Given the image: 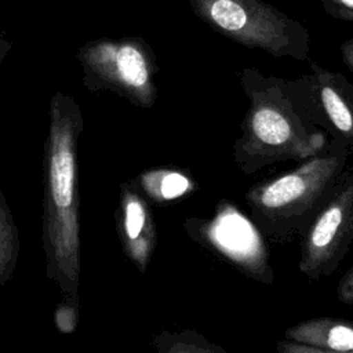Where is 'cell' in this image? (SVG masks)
I'll use <instances>...</instances> for the list:
<instances>
[{"mask_svg":"<svg viewBox=\"0 0 353 353\" xmlns=\"http://www.w3.org/2000/svg\"><path fill=\"white\" fill-rule=\"evenodd\" d=\"M6 1H19V0H6Z\"/></svg>","mask_w":353,"mask_h":353,"instance_id":"20","label":"cell"},{"mask_svg":"<svg viewBox=\"0 0 353 353\" xmlns=\"http://www.w3.org/2000/svg\"><path fill=\"white\" fill-rule=\"evenodd\" d=\"M11 47H12V43L10 40H7L6 37L0 36V63L3 62L6 55L10 52Z\"/></svg>","mask_w":353,"mask_h":353,"instance_id":"19","label":"cell"},{"mask_svg":"<svg viewBox=\"0 0 353 353\" xmlns=\"http://www.w3.org/2000/svg\"><path fill=\"white\" fill-rule=\"evenodd\" d=\"M307 76L331 138L342 142L353 156V84L345 74L313 61H309Z\"/></svg>","mask_w":353,"mask_h":353,"instance_id":"9","label":"cell"},{"mask_svg":"<svg viewBox=\"0 0 353 353\" xmlns=\"http://www.w3.org/2000/svg\"><path fill=\"white\" fill-rule=\"evenodd\" d=\"M353 243V171L345 170L328 201L302 234L299 272L310 280L331 276Z\"/></svg>","mask_w":353,"mask_h":353,"instance_id":"7","label":"cell"},{"mask_svg":"<svg viewBox=\"0 0 353 353\" xmlns=\"http://www.w3.org/2000/svg\"><path fill=\"white\" fill-rule=\"evenodd\" d=\"M83 127L79 103L55 92L43 156L41 243L46 276L72 296H79L81 270L77 145Z\"/></svg>","mask_w":353,"mask_h":353,"instance_id":"2","label":"cell"},{"mask_svg":"<svg viewBox=\"0 0 353 353\" xmlns=\"http://www.w3.org/2000/svg\"><path fill=\"white\" fill-rule=\"evenodd\" d=\"M149 203L165 205L183 200L197 189V181L185 170L175 167L148 168L131 179Z\"/></svg>","mask_w":353,"mask_h":353,"instance_id":"11","label":"cell"},{"mask_svg":"<svg viewBox=\"0 0 353 353\" xmlns=\"http://www.w3.org/2000/svg\"><path fill=\"white\" fill-rule=\"evenodd\" d=\"M341 55H342V61L343 63L347 66V69L352 72L353 74V36L347 40H345L341 44Z\"/></svg>","mask_w":353,"mask_h":353,"instance_id":"18","label":"cell"},{"mask_svg":"<svg viewBox=\"0 0 353 353\" xmlns=\"http://www.w3.org/2000/svg\"><path fill=\"white\" fill-rule=\"evenodd\" d=\"M79 323V296L65 295L54 310V325L61 334H73Z\"/></svg>","mask_w":353,"mask_h":353,"instance_id":"14","label":"cell"},{"mask_svg":"<svg viewBox=\"0 0 353 353\" xmlns=\"http://www.w3.org/2000/svg\"><path fill=\"white\" fill-rule=\"evenodd\" d=\"M239 79L248 108L233 159L243 174L252 175L277 161H303L328 145L331 135L307 73L287 80L248 66Z\"/></svg>","mask_w":353,"mask_h":353,"instance_id":"1","label":"cell"},{"mask_svg":"<svg viewBox=\"0 0 353 353\" xmlns=\"http://www.w3.org/2000/svg\"><path fill=\"white\" fill-rule=\"evenodd\" d=\"M349 156L345 145L331 138L323 150L294 170L251 185L244 197L263 237L287 244L302 236L332 194Z\"/></svg>","mask_w":353,"mask_h":353,"instance_id":"3","label":"cell"},{"mask_svg":"<svg viewBox=\"0 0 353 353\" xmlns=\"http://www.w3.org/2000/svg\"><path fill=\"white\" fill-rule=\"evenodd\" d=\"M284 336L320 347L323 353H353V320L314 317L287 328Z\"/></svg>","mask_w":353,"mask_h":353,"instance_id":"10","label":"cell"},{"mask_svg":"<svg viewBox=\"0 0 353 353\" xmlns=\"http://www.w3.org/2000/svg\"><path fill=\"white\" fill-rule=\"evenodd\" d=\"M182 228L192 240L244 276L263 285L273 284L274 272L266 239L230 200H219L210 218H186Z\"/></svg>","mask_w":353,"mask_h":353,"instance_id":"6","label":"cell"},{"mask_svg":"<svg viewBox=\"0 0 353 353\" xmlns=\"http://www.w3.org/2000/svg\"><path fill=\"white\" fill-rule=\"evenodd\" d=\"M321 7L331 18L353 25V0H321Z\"/></svg>","mask_w":353,"mask_h":353,"instance_id":"15","label":"cell"},{"mask_svg":"<svg viewBox=\"0 0 353 353\" xmlns=\"http://www.w3.org/2000/svg\"><path fill=\"white\" fill-rule=\"evenodd\" d=\"M336 296L342 303L353 305V266L341 277L336 287Z\"/></svg>","mask_w":353,"mask_h":353,"instance_id":"17","label":"cell"},{"mask_svg":"<svg viewBox=\"0 0 353 353\" xmlns=\"http://www.w3.org/2000/svg\"><path fill=\"white\" fill-rule=\"evenodd\" d=\"M114 219L124 255L145 273L157 245V230L149 201L131 181L120 185Z\"/></svg>","mask_w":353,"mask_h":353,"instance_id":"8","label":"cell"},{"mask_svg":"<svg viewBox=\"0 0 353 353\" xmlns=\"http://www.w3.org/2000/svg\"><path fill=\"white\" fill-rule=\"evenodd\" d=\"M76 58L85 90L112 91L142 109L154 105L156 57L142 37L91 40L77 50Z\"/></svg>","mask_w":353,"mask_h":353,"instance_id":"5","label":"cell"},{"mask_svg":"<svg viewBox=\"0 0 353 353\" xmlns=\"http://www.w3.org/2000/svg\"><path fill=\"white\" fill-rule=\"evenodd\" d=\"M279 353H323L320 347L307 345L305 342L294 341V339H283L277 342L276 346Z\"/></svg>","mask_w":353,"mask_h":353,"instance_id":"16","label":"cell"},{"mask_svg":"<svg viewBox=\"0 0 353 353\" xmlns=\"http://www.w3.org/2000/svg\"><path fill=\"white\" fill-rule=\"evenodd\" d=\"M196 17L226 39L276 58L307 61L310 33L265 0H188Z\"/></svg>","mask_w":353,"mask_h":353,"instance_id":"4","label":"cell"},{"mask_svg":"<svg viewBox=\"0 0 353 353\" xmlns=\"http://www.w3.org/2000/svg\"><path fill=\"white\" fill-rule=\"evenodd\" d=\"M153 346L160 353H226L193 330L163 331L154 336Z\"/></svg>","mask_w":353,"mask_h":353,"instance_id":"13","label":"cell"},{"mask_svg":"<svg viewBox=\"0 0 353 353\" xmlns=\"http://www.w3.org/2000/svg\"><path fill=\"white\" fill-rule=\"evenodd\" d=\"M21 243L12 212L0 189V285L12 277L19 256Z\"/></svg>","mask_w":353,"mask_h":353,"instance_id":"12","label":"cell"}]
</instances>
